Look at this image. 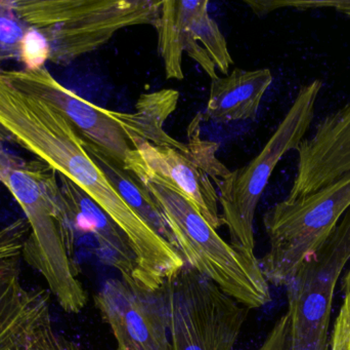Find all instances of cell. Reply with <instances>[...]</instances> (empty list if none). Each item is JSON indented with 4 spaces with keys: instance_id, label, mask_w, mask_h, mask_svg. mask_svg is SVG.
I'll use <instances>...</instances> for the list:
<instances>
[{
    "instance_id": "cell-17",
    "label": "cell",
    "mask_w": 350,
    "mask_h": 350,
    "mask_svg": "<svg viewBox=\"0 0 350 350\" xmlns=\"http://www.w3.org/2000/svg\"><path fill=\"white\" fill-rule=\"evenodd\" d=\"M86 150L92 158L98 162V166L106 173L107 177L111 181L115 188L120 193L124 201L157 232L164 240L176 249V242L167 222L164 218L163 213L159 205L154 201L143 183L137 180L133 174L119 166L112 158L105 155L92 146L85 143ZM178 251V250H177Z\"/></svg>"
},
{
    "instance_id": "cell-20",
    "label": "cell",
    "mask_w": 350,
    "mask_h": 350,
    "mask_svg": "<svg viewBox=\"0 0 350 350\" xmlns=\"http://www.w3.org/2000/svg\"><path fill=\"white\" fill-rule=\"evenodd\" d=\"M51 58V47L44 35L29 27L21 45L20 62L24 69L36 70L44 67Z\"/></svg>"
},
{
    "instance_id": "cell-14",
    "label": "cell",
    "mask_w": 350,
    "mask_h": 350,
    "mask_svg": "<svg viewBox=\"0 0 350 350\" xmlns=\"http://www.w3.org/2000/svg\"><path fill=\"white\" fill-rule=\"evenodd\" d=\"M273 82L267 68H236L224 77L211 80L205 117L217 123L255 119L261 101Z\"/></svg>"
},
{
    "instance_id": "cell-10",
    "label": "cell",
    "mask_w": 350,
    "mask_h": 350,
    "mask_svg": "<svg viewBox=\"0 0 350 350\" xmlns=\"http://www.w3.org/2000/svg\"><path fill=\"white\" fill-rule=\"evenodd\" d=\"M94 299L114 335L116 350H172L164 285L148 291L123 279H111Z\"/></svg>"
},
{
    "instance_id": "cell-5",
    "label": "cell",
    "mask_w": 350,
    "mask_h": 350,
    "mask_svg": "<svg viewBox=\"0 0 350 350\" xmlns=\"http://www.w3.org/2000/svg\"><path fill=\"white\" fill-rule=\"evenodd\" d=\"M322 86L321 80L302 86L262 150L246 166L230 171L215 183L220 213L234 246L254 253V218L259 201L280 160L297 149L306 137Z\"/></svg>"
},
{
    "instance_id": "cell-2",
    "label": "cell",
    "mask_w": 350,
    "mask_h": 350,
    "mask_svg": "<svg viewBox=\"0 0 350 350\" xmlns=\"http://www.w3.org/2000/svg\"><path fill=\"white\" fill-rule=\"evenodd\" d=\"M159 205L185 263L249 310L271 302L269 284L254 253L226 242L189 201L178 193L145 183Z\"/></svg>"
},
{
    "instance_id": "cell-21",
    "label": "cell",
    "mask_w": 350,
    "mask_h": 350,
    "mask_svg": "<svg viewBox=\"0 0 350 350\" xmlns=\"http://www.w3.org/2000/svg\"><path fill=\"white\" fill-rule=\"evenodd\" d=\"M343 301L330 335L329 350H350V262L342 279Z\"/></svg>"
},
{
    "instance_id": "cell-8",
    "label": "cell",
    "mask_w": 350,
    "mask_h": 350,
    "mask_svg": "<svg viewBox=\"0 0 350 350\" xmlns=\"http://www.w3.org/2000/svg\"><path fill=\"white\" fill-rule=\"evenodd\" d=\"M350 262V209L287 282L289 350H329L335 288Z\"/></svg>"
},
{
    "instance_id": "cell-16",
    "label": "cell",
    "mask_w": 350,
    "mask_h": 350,
    "mask_svg": "<svg viewBox=\"0 0 350 350\" xmlns=\"http://www.w3.org/2000/svg\"><path fill=\"white\" fill-rule=\"evenodd\" d=\"M179 92L172 88L143 94L137 100L133 113L117 112L110 114L124 129L127 137H137L162 147L191 151L189 144H183L172 138L163 129L166 119L176 110Z\"/></svg>"
},
{
    "instance_id": "cell-9",
    "label": "cell",
    "mask_w": 350,
    "mask_h": 350,
    "mask_svg": "<svg viewBox=\"0 0 350 350\" xmlns=\"http://www.w3.org/2000/svg\"><path fill=\"white\" fill-rule=\"evenodd\" d=\"M208 5L207 0L161 2L154 27L157 30L158 47L168 79L185 77V51L211 80L218 77L216 70L228 75L234 60L217 23L208 12Z\"/></svg>"
},
{
    "instance_id": "cell-19",
    "label": "cell",
    "mask_w": 350,
    "mask_h": 350,
    "mask_svg": "<svg viewBox=\"0 0 350 350\" xmlns=\"http://www.w3.org/2000/svg\"><path fill=\"white\" fill-rule=\"evenodd\" d=\"M28 29L18 16L14 0H0V63L20 61L21 45Z\"/></svg>"
},
{
    "instance_id": "cell-12",
    "label": "cell",
    "mask_w": 350,
    "mask_h": 350,
    "mask_svg": "<svg viewBox=\"0 0 350 350\" xmlns=\"http://www.w3.org/2000/svg\"><path fill=\"white\" fill-rule=\"evenodd\" d=\"M297 174L287 199L316 192L350 173V102L325 116L298 146Z\"/></svg>"
},
{
    "instance_id": "cell-3",
    "label": "cell",
    "mask_w": 350,
    "mask_h": 350,
    "mask_svg": "<svg viewBox=\"0 0 350 350\" xmlns=\"http://www.w3.org/2000/svg\"><path fill=\"white\" fill-rule=\"evenodd\" d=\"M162 1L153 0H14L18 16L44 35L49 61L69 65L108 42L117 31L153 25Z\"/></svg>"
},
{
    "instance_id": "cell-11",
    "label": "cell",
    "mask_w": 350,
    "mask_h": 350,
    "mask_svg": "<svg viewBox=\"0 0 350 350\" xmlns=\"http://www.w3.org/2000/svg\"><path fill=\"white\" fill-rule=\"evenodd\" d=\"M18 88L32 92L61 112L75 127L85 143L124 166L133 149L131 141L110 109L102 108L78 96L57 82L46 67L36 70H5Z\"/></svg>"
},
{
    "instance_id": "cell-23",
    "label": "cell",
    "mask_w": 350,
    "mask_h": 350,
    "mask_svg": "<svg viewBox=\"0 0 350 350\" xmlns=\"http://www.w3.org/2000/svg\"><path fill=\"white\" fill-rule=\"evenodd\" d=\"M258 350H289V316L287 312L275 322Z\"/></svg>"
},
{
    "instance_id": "cell-7",
    "label": "cell",
    "mask_w": 350,
    "mask_h": 350,
    "mask_svg": "<svg viewBox=\"0 0 350 350\" xmlns=\"http://www.w3.org/2000/svg\"><path fill=\"white\" fill-rule=\"evenodd\" d=\"M164 289L172 350H234L249 308L187 264Z\"/></svg>"
},
{
    "instance_id": "cell-18",
    "label": "cell",
    "mask_w": 350,
    "mask_h": 350,
    "mask_svg": "<svg viewBox=\"0 0 350 350\" xmlns=\"http://www.w3.org/2000/svg\"><path fill=\"white\" fill-rule=\"evenodd\" d=\"M30 234L26 218L0 228V284L20 275L25 242Z\"/></svg>"
},
{
    "instance_id": "cell-15",
    "label": "cell",
    "mask_w": 350,
    "mask_h": 350,
    "mask_svg": "<svg viewBox=\"0 0 350 350\" xmlns=\"http://www.w3.org/2000/svg\"><path fill=\"white\" fill-rule=\"evenodd\" d=\"M51 320V296L16 277L0 284V350H14Z\"/></svg>"
},
{
    "instance_id": "cell-1",
    "label": "cell",
    "mask_w": 350,
    "mask_h": 350,
    "mask_svg": "<svg viewBox=\"0 0 350 350\" xmlns=\"http://www.w3.org/2000/svg\"><path fill=\"white\" fill-rule=\"evenodd\" d=\"M0 183L18 201L30 226L23 260L42 275L65 312H81L88 297L73 260L76 236L57 173L36 158L10 153L0 143Z\"/></svg>"
},
{
    "instance_id": "cell-4",
    "label": "cell",
    "mask_w": 350,
    "mask_h": 350,
    "mask_svg": "<svg viewBox=\"0 0 350 350\" xmlns=\"http://www.w3.org/2000/svg\"><path fill=\"white\" fill-rule=\"evenodd\" d=\"M349 209L350 173L316 192L271 208L263 216L269 249L260 261L269 284L285 287L328 240Z\"/></svg>"
},
{
    "instance_id": "cell-6",
    "label": "cell",
    "mask_w": 350,
    "mask_h": 350,
    "mask_svg": "<svg viewBox=\"0 0 350 350\" xmlns=\"http://www.w3.org/2000/svg\"><path fill=\"white\" fill-rule=\"evenodd\" d=\"M201 118L202 115H198L189 125L191 151L156 146L131 137L133 149L123 168L143 184L156 183L178 193L217 230L224 224L213 182L221 180L230 170L216 158L217 144L200 137Z\"/></svg>"
},
{
    "instance_id": "cell-24",
    "label": "cell",
    "mask_w": 350,
    "mask_h": 350,
    "mask_svg": "<svg viewBox=\"0 0 350 350\" xmlns=\"http://www.w3.org/2000/svg\"><path fill=\"white\" fill-rule=\"evenodd\" d=\"M294 8L298 10H310V8H333L350 18V1H277V8Z\"/></svg>"
},
{
    "instance_id": "cell-13",
    "label": "cell",
    "mask_w": 350,
    "mask_h": 350,
    "mask_svg": "<svg viewBox=\"0 0 350 350\" xmlns=\"http://www.w3.org/2000/svg\"><path fill=\"white\" fill-rule=\"evenodd\" d=\"M57 177L75 236L77 232L92 234L100 260L118 271L121 279L139 286L137 258L129 238L82 189L63 175L57 174Z\"/></svg>"
},
{
    "instance_id": "cell-22",
    "label": "cell",
    "mask_w": 350,
    "mask_h": 350,
    "mask_svg": "<svg viewBox=\"0 0 350 350\" xmlns=\"http://www.w3.org/2000/svg\"><path fill=\"white\" fill-rule=\"evenodd\" d=\"M14 350H81L79 345L57 333L51 322L39 327L24 345Z\"/></svg>"
}]
</instances>
